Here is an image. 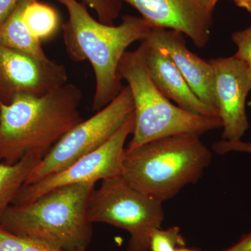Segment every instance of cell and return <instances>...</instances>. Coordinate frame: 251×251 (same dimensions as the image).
<instances>
[{"label": "cell", "mask_w": 251, "mask_h": 251, "mask_svg": "<svg viewBox=\"0 0 251 251\" xmlns=\"http://www.w3.org/2000/svg\"><path fill=\"white\" fill-rule=\"evenodd\" d=\"M67 9L69 18L62 25L66 52L74 62L89 61L95 77L92 110L99 111L111 103L124 86L119 67L127 49L145 40L150 23L142 17L126 15L118 25L94 19L83 3L77 0H56Z\"/></svg>", "instance_id": "obj_1"}, {"label": "cell", "mask_w": 251, "mask_h": 251, "mask_svg": "<svg viewBox=\"0 0 251 251\" xmlns=\"http://www.w3.org/2000/svg\"><path fill=\"white\" fill-rule=\"evenodd\" d=\"M82 92L67 82L45 95L20 93L0 103V162L14 164L27 156L43 158L82 121Z\"/></svg>", "instance_id": "obj_2"}, {"label": "cell", "mask_w": 251, "mask_h": 251, "mask_svg": "<svg viewBox=\"0 0 251 251\" xmlns=\"http://www.w3.org/2000/svg\"><path fill=\"white\" fill-rule=\"evenodd\" d=\"M94 188L95 183L69 185L33 202L11 204L0 219V227L64 251L86 249L93 235L87 207Z\"/></svg>", "instance_id": "obj_3"}, {"label": "cell", "mask_w": 251, "mask_h": 251, "mask_svg": "<svg viewBox=\"0 0 251 251\" xmlns=\"http://www.w3.org/2000/svg\"><path fill=\"white\" fill-rule=\"evenodd\" d=\"M212 154L195 135H176L125 149L122 176L140 192L163 203L196 184Z\"/></svg>", "instance_id": "obj_4"}, {"label": "cell", "mask_w": 251, "mask_h": 251, "mask_svg": "<svg viewBox=\"0 0 251 251\" xmlns=\"http://www.w3.org/2000/svg\"><path fill=\"white\" fill-rule=\"evenodd\" d=\"M122 80L133 97L134 128L127 150L159 138L176 135H201L222 128L219 117L193 113L171 103L157 88L149 74L143 41L134 51H126L119 67Z\"/></svg>", "instance_id": "obj_5"}, {"label": "cell", "mask_w": 251, "mask_h": 251, "mask_svg": "<svg viewBox=\"0 0 251 251\" xmlns=\"http://www.w3.org/2000/svg\"><path fill=\"white\" fill-rule=\"evenodd\" d=\"M87 213L92 224H106L128 232L127 251H149L151 234L164 219L163 203L132 187L122 176L103 180L94 188Z\"/></svg>", "instance_id": "obj_6"}, {"label": "cell", "mask_w": 251, "mask_h": 251, "mask_svg": "<svg viewBox=\"0 0 251 251\" xmlns=\"http://www.w3.org/2000/svg\"><path fill=\"white\" fill-rule=\"evenodd\" d=\"M133 110L129 87L124 86L111 103L74 126L52 147L31 170L24 186L65 169L101 147L116 133Z\"/></svg>", "instance_id": "obj_7"}, {"label": "cell", "mask_w": 251, "mask_h": 251, "mask_svg": "<svg viewBox=\"0 0 251 251\" xmlns=\"http://www.w3.org/2000/svg\"><path fill=\"white\" fill-rule=\"evenodd\" d=\"M134 128L133 112L101 147L79 158L65 169L33 184L23 186L13 204L33 202L57 188L69 185L97 183L122 176L125 145Z\"/></svg>", "instance_id": "obj_8"}, {"label": "cell", "mask_w": 251, "mask_h": 251, "mask_svg": "<svg viewBox=\"0 0 251 251\" xmlns=\"http://www.w3.org/2000/svg\"><path fill=\"white\" fill-rule=\"evenodd\" d=\"M68 82L67 68L0 45V103L20 93L45 95Z\"/></svg>", "instance_id": "obj_9"}, {"label": "cell", "mask_w": 251, "mask_h": 251, "mask_svg": "<svg viewBox=\"0 0 251 251\" xmlns=\"http://www.w3.org/2000/svg\"><path fill=\"white\" fill-rule=\"evenodd\" d=\"M209 61L214 68L216 103L224 128L223 140L240 141L249 128L246 110L248 94L251 91L249 68L234 55Z\"/></svg>", "instance_id": "obj_10"}, {"label": "cell", "mask_w": 251, "mask_h": 251, "mask_svg": "<svg viewBox=\"0 0 251 251\" xmlns=\"http://www.w3.org/2000/svg\"><path fill=\"white\" fill-rule=\"evenodd\" d=\"M136 9L153 28L182 33L202 49L210 40L214 9L208 0H121Z\"/></svg>", "instance_id": "obj_11"}, {"label": "cell", "mask_w": 251, "mask_h": 251, "mask_svg": "<svg viewBox=\"0 0 251 251\" xmlns=\"http://www.w3.org/2000/svg\"><path fill=\"white\" fill-rule=\"evenodd\" d=\"M184 36L171 29L152 27L143 41L168 54L198 98L217 108L214 68L209 61L188 49Z\"/></svg>", "instance_id": "obj_12"}, {"label": "cell", "mask_w": 251, "mask_h": 251, "mask_svg": "<svg viewBox=\"0 0 251 251\" xmlns=\"http://www.w3.org/2000/svg\"><path fill=\"white\" fill-rule=\"evenodd\" d=\"M142 41L145 46V60L149 74L162 94L187 111L219 117L217 108L204 103L193 92L168 54L148 45L146 41Z\"/></svg>", "instance_id": "obj_13"}, {"label": "cell", "mask_w": 251, "mask_h": 251, "mask_svg": "<svg viewBox=\"0 0 251 251\" xmlns=\"http://www.w3.org/2000/svg\"><path fill=\"white\" fill-rule=\"evenodd\" d=\"M28 1L23 0L0 26V45L37 58L46 59L41 41L31 34L23 20V10Z\"/></svg>", "instance_id": "obj_14"}, {"label": "cell", "mask_w": 251, "mask_h": 251, "mask_svg": "<svg viewBox=\"0 0 251 251\" xmlns=\"http://www.w3.org/2000/svg\"><path fill=\"white\" fill-rule=\"evenodd\" d=\"M42 158L27 156L14 164L0 162V219L14 203L28 175Z\"/></svg>", "instance_id": "obj_15"}, {"label": "cell", "mask_w": 251, "mask_h": 251, "mask_svg": "<svg viewBox=\"0 0 251 251\" xmlns=\"http://www.w3.org/2000/svg\"><path fill=\"white\" fill-rule=\"evenodd\" d=\"M23 18L31 34L41 41L55 35L60 27V16L57 10L39 0L27 1Z\"/></svg>", "instance_id": "obj_16"}, {"label": "cell", "mask_w": 251, "mask_h": 251, "mask_svg": "<svg viewBox=\"0 0 251 251\" xmlns=\"http://www.w3.org/2000/svg\"><path fill=\"white\" fill-rule=\"evenodd\" d=\"M0 251H64L48 243L18 237L0 227Z\"/></svg>", "instance_id": "obj_17"}, {"label": "cell", "mask_w": 251, "mask_h": 251, "mask_svg": "<svg viewBox=\"0 0 251 251\" xmlns=\"http://www.w3.org/2000/svg\"><path fill=\"white\" fill-rule=\"evenodd\" d=\"M186 242L177 226L168 229L156 228L150 237L149 251H176L186 247Z\"/></svg>", "instance_id": "obj_18"}, {"label": "cell", "mask_w": 251, "mask_h": 251, "mask_svg": "<svg viewBox=\"0 0 251 251\" xmlns=\"http://www.w3.org/2000/svg\"><path fill=\"white\" fill-rule=\"evenodd\" d=\"M86 6L95 11L99 21L113 25L122 9L121 0H81Z\"/></svg>", "instance_id": "obj_19"}, {"label": "cell", "mask_w": 251, "mask_h": 251, "mask_svg": "<svg viewBox=\"0 0 251 251\" xmlns=\"http://www.w3.org/2000/svg\"><path fill=\"white\" fill-rule=\"evenodd\" d=\"M231 38L237 47L234 56L247 64L251 80V25L243 30L234 31Z\"/></svg>", "instance_id": "obj_20"}, {"label": "cell", "mask_w": 251, "mask_h": 251, "mask_svg": "<svg viewBox=\"0 0 251 251\" xmlns=\"http://www.w3.org/2000/svg\"><path fill=\"white\" fill-rule=\"evenodd\" d=\"M213 150L219 154H225L231 151L251 153V143H244L242 140L237 142H229L221 140L214 144Z\"/></svg>", "instance_id": "obj_21"}, {"label": "cell", "mask_w": 251, "mask_h": 251, "mask_svg": "<svg viewBox=\"0 0 251 251\" xmlns=\"http://www.w3.org/2000/svg\"><path fill=\"white\" fill-rule=\"evenodd\" d=\"M23 0H0V26L14 12Z\"/></svg>", "instance_id": "obj_22"}, {"label": "cell", "mask_w": 251, "mask_h": 251, "mask_svg": "<svg viewBox=\"0 0 251 251\" xmlns=\"http://www.w3.org/2000/svg\"><path fill=\"white\" fill-rule=\"evenodd\" d=\"M221 251H251V232L243 236L233 245Z\"/></svg>", "instance_id": "obj_23"}, {"label": "cell", "mask_w": 251, "mask_h": 251, "mask_svg": "<svg viewBox=\"0 0 251 251\" xmlns=\"http://www.w3.org/2000/svg\"><path fill=\"white\" fill-rule=\"evenodd\" d=\"M239 7L244 9L248 12L251 13V0H232Z\"/></svg>", "instance_id": "obj_24"}, {"label": "cell", "mask_w": 251, "mask_h": 251, "mask_svg": "<svg viewBox=\"0 0 251 251\" xmlns=\"http://www.w3.org/2000/svg\"><path fill=\"white\" fill-rule=\"evenodd\" d=\"M176 251H205L201 250V249H198V248H188L186 247L180 248L177 249Z\"/></svg>", "instance_id": "obj_25"}, {"label": "cell", "mask_w": 251, "mask_h": 251, "mask_svg": "<svg viewBox=\"0 0 251 251\" xmlns=\"http://www.w3.org/2000/svg\"><path fill=\"white\" fill-rule=\"evenodd\" d=\"M219 0H208V1H209V4L210 5L211 8L212 9L214 10V8H215V6H216V4H217L218 1H219Z\"/></svg>", "instance_id": "obj_26"}, {"label": "cell", "mask_w": 251, "mask_h": 251, "mask_svg": "<svg viewBox=\"0 0 251 251\" xmlns=\"http://www.w3.org/2000/svg\"><path fill=\"white\" fill-rule=\"evenodd\" d=\"M77 251H86V249H80V250H77Z\"/></svg>", "instance_id": "obj_27"}, {"label": "cell", "mask_w": 251, "mask_h": 251, "mask_svg": "<svg viewBox=\"0 0 251 251\" xmlns=\"http://www.w3.org/2000/svg\"><path fill=\"white\" fill-rule=\"evenodd\" d=\"M250 105H251V103H250Z\"/></svg>", "instance_id": "obj_28"}]
</instances>
